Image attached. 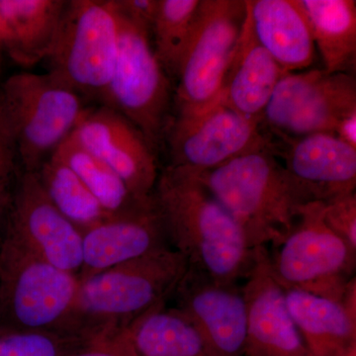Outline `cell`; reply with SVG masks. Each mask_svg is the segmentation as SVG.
Returning <instances> with one entry per match:
<instances>
[{
	"label": "cell",
	"instance_id": "cell-11",
	"mask_svg": "<svg viewBox=\"0 0 356 356\" xmlns=\"http://www.w3.org/2000/svg\"><path fill=\"white\" fill-rule=\"evenodd\" d=\"M168 166L202 172L273 144L261 119L250 118L216 100L194 111H177L166 129Z\"/></svg>",
	"mask_w": 356,
	"mask_h": 356
},
{
	"label": "cell",
	"instance_id": "cell-10",
	"mask_svg": "<svg viewBox=\"0 0 356 356\" xmlns=\"http://www.w3.org/2000/svg\"><path fill=\"white\" fill-rule=\"evenodd\" d=\"M353 112L355 76L308 69L282 76L262 115V126L283 140L334 134L339 122Z\"/></svg>",
	"mask_w": 356,
	"mask_h": 356
},
{
	"label": "cell",
	"instance_id": "cell-16",
	"mask_svg": "<svg viewBox=\"0 0 356 356\" xmlns=\"http://www.w3.org/2000/svg\"><path fill=\"white\" fill-rule=\"evenodd\" d=\"M170 247L154 197L83 232L79 280Z\"/></svg>",
	"mask_w": 356,
	"mask_h": 356
},
{
	"label": "cell",
	"instance_id": "cell-1",
	"mask_svg": "<svg viewBox=\"0 0 356 356\" xmlns=\"http://www.w3.org/2000/svg\"><path fill=\"white\" fill-rule=\"evenodd\" d=\"M154 197L172 248L191 268L226 284L247 277L254 259L240 225L195 173L168 166Z\"/></svg>",
	"mask_w": 356,
	"mask_h": 356
},
{
	"label": "cell",
	"instance_id": "cell-31",
	"mask_svg": "<svg viewBox=\"0 0 356 356\" xmlns=\"http://www.w3.org/2000/svg\"><path fill=\"white\" fill-rule=\"evenodd\" d=\"M116 13L151 35L159 0H111Z\"/></svg>",
	"mask_w": 356,
	"mask_h": 356
},
{
	"label": "cell",
	"instance_id": "cell-13",
	"mask_svg": "<svg viewBox=\"0 0 356 356\" xmlns=\"http://www.w3.org/2000/svg\"><path fill=\"white\" fill-rule=\"evenodd\" d=\"M172 298L208 356H245L247 310L240 284L218 282L188 266Z\"/></svg>",
	"mask_w": 356,
	"mask_h": 356
},
{
	"label": "cell",
	"instance_id": "cell-8",
	"mask_svg": "<svg viewBox=\"0 0 356 356\" xmlns=\"http://www.w3.org/2000/svg\"><path fill=\"white\" fill-rule=\"evenodd\" d=\"M114 13L118 54L102 105L123 115L158 151L172 120V83L154 55L149 33Z\"/></svg>",
	"mask_w": 356,
	"mask_h": 356
},
{
	"label": "cell",
	"instance_id": "cell-26",
	"mask_svg": "<svg viewBox=\"0 0 356 356\" xmlns=\"http://www.w3.org/2000/svg\"><path fill=\"white\" fill-rule=\"evenodd\" d=\"M200 2L201 0H159L151 40L154 55L170 79L177 81Z\"/></svg>",
	"mask_w": 356,
	"mask_h": 356
},
{
	"label": "cell",
	"instance_id": "cell-20",
	"mask_svg": "<svg viewBox=\"0 0 356 356\" xmlns=\"http://www.w3.org/2000/svg\"><path fill=\"white\" fill-rule=\"evenodd\" d=\"M67 1L0 0V48L32 67L50 55Z\"/></svg>",
	"mask_w": 356,
	"mask_h": 356
},
{
	"label": "cell",
	"instance_id": "cell-18",
	"mask_svg": "<svg viewBox=\"0 0 356 356\" xmlns=\"http://www.w3.org/2000/svg\"><path fill=\"white\" fill-rule=\"evenodd\" d=\"M285 74L255 39L247 14L217 100L243 116L262 120L264 110Z\"/></svg>",
	"mask_w": 356,
	"mask_h": 356
},
{
	"label": "cell",
	"instance_id": "cell-32",
	"mask_svg": "<svg viewBox=\"0 0 356 356\" xmlns=\"http://www.w3.org/2000/svg\"><path fill=\"white\" fill-rule=\"evenodd\" d=\"M337 139L356 149V112L344 117L334 131Z\"/></svg>",
	"mask_w": 356,
	"mask_h": 356
},
{
	"label": "cell",
	"instance_id": "cell-7",
	"mask_svg": "<svg viewBox=\"0 0 356 356\" xmlns=\"http://www.w3.org/2000/svg\"><path fill=\"white\" fill-rule=\"evenodd\" d=\"M325 203L304 206L290 233L269 254L274 277L283 288L341 303L355 278L356 252L327 228Z\"/></svg>",
	"mask_w": 356,
	"mask_h": 356
},
{
	"label": "cell",
	"instance_id": "cell-21",
	"mask_svg": "<svg viewBox=\"0 0 356 356\" xmlns=\"http://www.w3.org/2000/svg\"><path fill=\"white\" fill-rule=\"evenodd\" d=\"M283 289L290 315L312 355L356 356V321L341 304L301 290Z\"/></svg>",
	"mask_w": 356,
	"mask_h": 356
},
{
	"label": "cell",
	"instance_id": "cell-2",
	"mask_svg": "<svg viewBox=\"0 0 356 356\" xmlns=\"http://www.w3.org/2000/svg\"><path fill=\"white\" fill-rule=\"evenodd\" d=\"M187 270L184 255L168 247L79 280L62 334L93 341L127 329L166 304Z\"/></svg>",
	"mask_w": 356,
	"mask_h": 356
},
{
	"label": "cell",
	"instance_id": "cell-23",
	"mask_svg": "<svg viewBox=\"0 0 356 356\" xmlns=\"http://www.w3.org/2000/svg\"><path fill=\"white\" fill-rule=\"evenodd\" d=\"M128 330L138 356H208L193 325L165 304L147 311Z\"/></svg>",
	"mask_w": 356,
	"mask_h": 356
},
{
	"label": "cell",
	"instance_id": "cell-24",
	"mask_svg": "<svg viewBox=\"0 0 356 356\" xmlns=\"http://www.w3.org/2000/svg\"><path fill=\"white\" fill-rule=\"evenodd\" d=\"M54 156L69 165L86 188L110 215L120 214L151 198L138 199L106 163L89 153L72 136L58 147Z\"/></svg>",
	"mask_w": 356,
	"mask_h": 356
},
{
	"label": "cell",
	"instance_id": "cell-14",
	"mask_svg": "<svg viewBox=\"0 0 356 356\" xmlns=\"http://www.w3.org/2000/svg\"><path fill=\"white\" fill-rule=\"evenodd\" d=\"M70 136L110 166L135 197L154 195L159 175L156 151L123 115L104 105L89 107Z\"/></svg>",
	"mask_w": 356,
	"mask_h": 356
},
{
	"label": "cell",
	"instance_id": "cell-4",
	"mask_svg": "<svg viewBox=\"0 0 356 356\" xmlns=\"http://www.w3.org/2000/svg\"><path fill=\"white\" fill-rule=\"evenodd\" d=\"M79 285L76 274L54 266L2 234L0 327L62 334Z\"/></svg>",
	"mask_w": 356,
	"mask_h": 356
},
{
	"label": "cell",
	"instance_id": "cell-6",
	"mask_svg": "<svg viewBox=\"0 0 356 356\" xmlns=\"http://www.w3.org/2000/svg\"><path fill=\"white\" fill-rule=\"evenodd\" d=\"M118 54L111 0H70L50 55L48 74L86 102L103 104Z\"/></svg>",
	"mask_w": 356,
	"mask_h": 356
},
{
	"label": "cell",
	"instance_id": "cell-25",
	"mask_svg": "<svg viewBox=\"0 0 356 356\" xmlns=\"http://www.w3.org/2000/svg\"><path fill=\"white\" fill-rule=\"evenodd\" d=\"M36 173L51 202L81 233L111 216L76 173L56 156L44 161Z\"/></svg>",
	"mask_w": 356,
	"mask_h": 356
},
{
	"label": "cell",
	"instance_id": "cell-17",
	"mask_svg": "<svg viewBox=\"0 0 356 356\" xmlns=\"http://www.w3.org/2000/svg\"><path fill=\"white\" fill-rule=\"evenodd\" d=\"M282 156L286 172L309 202L327 203L355 192L356 149L334 134L318 133L284 139Z\"/></svg>",
	"mask_w": 356,
	"mask_h": 356
},
{
	"label": "cell",
	"instance_id": "cell-15",
	"mask_svg": "<svg viewBox=\"0 0 356 356\" xmlns=\"http://www.w3.org/2000/svg\"><path fill=\"white\" fill-rule=\"evenodd\" d=\"M242 285L247 310L245 356H313L288 310L285 292L274 277L266 247L254 248Z\"/></svg>",
	"mask_w": 356,
	"mask_h": 356
},
{
	"label": "cell",
	"instance_id": "cell-22",
	"mask_svg": "<svg viewBox=\"0 0 356 356\" xmlns=\"http://www.w3.org/2000/svg\"><path fill=\"white\" fill-rule=\"evenodd\" d=\"M305 13L324 70L348 72L355 63L356 1L298 0Z\"/></svg>",
	"mask_w": 356,
	"mask_h": 356
},
{
	"label": "cell",
	"instance_id": "cell-9",
	"mask_svg": "<svg viewBox=\"0 0 356 356\" xmlns=\"http://www.w3.org/2000/svg\"><path fill=\"white\" fill-rule=\"evenodd\" d=\"M245 16V0H201L178 70L177 111L200 110L216 102Z\"/></svg>",
	"mask_w": 356,
	"mask_h": 356
},
{
	"label": "cell",
	"instance_id": "cell-28",
	"mask_svg": "<svg viewBox=\"0 0 356 356\" xmlns=\"http://www.w3.org/2000/svg\"><path fill=\"white\" fill-rule=\"evenodd\" d=\"M21 172L13 125L0 95V231L3 228Z\"/></svg>",
	"mask_w": 356,
	"mask_h": 356
},
{
	"label": "cell",
	"instance_id": "cell-3",
	"mask_svg": "<svg viewBox=\"0 0 356 356\" xmlns=\"http://www.w3.org/2000/svg\"><path fill=\"white\" fill-rule=\"evenodd\" d=\"M193 172L235 218L252 250L267 243L280 247L310 204L278 161L273 142L213 170Z\"/></svg>",
	"mask_w": 356,
	"mask_h": 356
},
{
	"label": "cell",
	"instance_id": "cell-5",
	"mask_svg": "<svg viewBox=\"0 0 356 356\" xmlns=\"http://www.w3.org/2000/svg\"><path fill=\"white\" fill-rule=\"evenodd\" d=\"M0 95L26 172H38L89 108L79 93L50 74H13L0 86Z\"/></svg>",
	"mask_w": 356,
	"mask_h": 356
},
{
	"label": "cell",
	"instance_id": "cell-30",
	"mask_svg": "<svg viewBox=\"0 0 356 356\" xmlns=\"http://www.w3.org/2000/svg\"><path fill=\"white\" fill-rule=\"evenodd\" d=\"M65 356H138L131 341L129 330L116 332L86 344Z\"/></svg>",
	"mask_w": 356,
	"mask_h": 356
},
{
	"label": "cell",
	"instance_id": "cell-19",
	"mask_svg": "<svg viewBox=\"0 0 356 356\" xmlns=\"http://www.w3.org/2000/svg\"><path fill=\"white\" fill-rule=\"evenodd\" d=\"M252 31L262 48L285 72L308 70L316 46L298 0H245Z\"/></svg>",
	"mask_w": 356,
	"mask_h": 356
},
{
	"label": "cell",
	"instance_id": "cell-27",
	"mask_svg": "<svg viewBox=\"0 0 356 356\" xmlns=\"http://www.w3.org/2000/svg\"><path fill=\"white\" fill-rule=\"evenodd\" d=\"M90 343L57 332L0 327V356H65Z\"/></svg>",
	"mask_w": 356,
	"mask_h": 356
},
{
	"label": "cell",
	"instance_id": "cell-12",
	"mask_svg": "<svg viewBox=\"0 0 356 356\" xmlns=\"http://www.w3.org/2000/svg\"><path fill=\"white\" fill-rule=\"evenodd\" d=\"M2 229L44 261L79 277L83 233L51 202L36 172H21Z\"/></svg>",
	"mask_w": 356,
	"mask_h": 356
},
{
	"label": "cell",
	"instance_id": "cell-33",
	"mask_svg": "<svg viewBox=\"0 0 356 356\" xmlns=\"http://www.w3.org/2000/svg\"><path fill=\"white\" fill-rule=\"evenodd\" d=\"M0 50H1V48H0Z\"/></svg>",
	"mask_w": 356,
	"mask_h": 356
},
{
	"label": "cell",
	"instance_id": "cell-29",
	"mask_svg": "<svg viewBox=\"0 0 356 356\" xmlns=\"http://www.w3.org/2000/svg\"><path fill=\"white\" fill-rule=\"evenodd\" d=\"M324 221L327 228L356 252L355 192L325 203Z\"/></svg>",
	"mask_w": 356,
	"mask_h": 356
}]
</instances>
